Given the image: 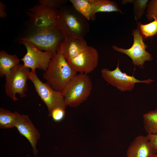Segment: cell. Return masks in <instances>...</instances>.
<instances>
[{
    "mask_svg": "<svg viewBox=\"0 0 157 157\" xmlns=\"http://www.w3.org/2000/svg\"><path fill=\"white\" fill-rule=\"evenodd\" d=\"M58 10L39 3L28 8L29 18L17 41L29 42L41 51L56 54L65 39L58 24Z\"/></svg>",
    "mask_w": 157,
    "mask_h": 157,
    "instance_id": "cell-1",
    "label": "cell"
},
{
    "mask_svg": "<svg viewBox=\"0 0 157 157\" xmlns=\"http://www.w3.org/2000/svg\"><path fill=\"white\" fill-rule=\"evenodd\" d=\"M58 24L65 38L77 37L84 38L88 33V21L73 6L65 5L58 9Z\"/></svg>",
    "mask_w": 157,
    "mask_h": 157,
    "instance_id": "cell-2",
    "label": "cell"
},
{
    "mask_svg": "<svg viewBox=\"0 0 157 157\" xmlns=\"http://www.w3.org/2000/svg\"><path fill=\"white\" fill-rule=\"evenodd\" d=\"M77 74L69 65L59 48L51 59L43 74V77L53 90L62 92Z\"/></svg>",
    "mask_w": 157,
    "mask_h": 157,
    "instance_id": "cell-3",
    "label": "cell"
},
{
    "mask_svg": "<svg viewBox=\"0 0 157 157\" xmlns=\"http://www.w3.org/2000/svg\"><path fill=\"white\" fill-rule=\"evenodd\" d=\"M92 86L88 74H77L62 92L66 106L76 107L86 100L91 94Z\"/></svg>",
    "mask_w": 157,
    "mask_h": 157,
    "instance_id": "cell-4",
    "label": "cell"
},
{
    "mask_svg": "<svg viewBox=\"0 0 157 157\" xmlns=\"http://www.w3.org/2000/svg\"><path fill=\"white\" fill-rule=\"evenodd\" d=\"M30 69L24 64H19L12 68L5 76V85L8 96L15 101L18 100L17 94L21 98L26 96L27 81L30 79Z\"/></svg>",
    "mask_w": 157,
    "mask_h": 157,
    "instance_id": "cell-5",
    "label": "cell"
},
{
    "mask_svg": "<svg viewBox=\"0 0 157 157\" xmlns=\"http://www.w3.org/2000/svg\"><path fill=\"white\" fill-rule=\"evenodd\" d=\"M29 80L33 84L38 95L46 105L49 116L51 111L56 108L66 107L62 92L53 90L46 82H42L38 77L35 69L31 71Z\"/></svg>",
    "mask_w": 157,
    "mask_h": 157,
    "instance_id": "cell-6",
    "label": "cell"
},
{
    "mask_svg": "<svg viewBox=\"0 0 157 157\" xmlns=\"http://www.w3.org/2000/svg\"><path fill=\"white\" fill-rule=\"evenodd\" d=\"M132 35L133 37V42L130 48L124 49L115 45H113L112 48L115 51L127 55L131 59L134 65L143 68L144 62L152 60L153 57L146 50L148 46L144 43V39L139 29L137 28L133 29Z\"/></svg>",
    "mask_w": 157,
    "mask_h": 157,
    "instance_id": "cell-7",
    "label": "cell"
},
{
    "mask_svg": "<svg viewBox=\"0 0 157 157\" xmlns=\"http://www.w3.org/2000/svg\"><path fill=\"white\" fill-rule=\"evenodd\" d=\"M101 72L102 77L106 82L122 92L132 90L137 83L149 84L153 81L150 79L139 80L133 76L122 72L119 67V62L114 70H110L108 69L104 68L101 69Z\"/></svg>",
    "mask_w": 157,
    "mask_h": 157,
    "instance_id": "cell-8",
    "label": "cell"
},
{
    "mask_svg": "<svg viewBox=\"0 0 157 157\" xmlns=\"http://www.w3.org/2000/svg\"><path fill=\"white\" fill-rule=\"evenodd\" d=\"M19 42L24 45L27 50L26 54L21 59L24 65L31 70L38 68L45 71L54 54L49 51H42L29 42L23 41Z\"/></svg>",
    "mask_w": 157,
    "mask_h": 157,
    "instance_id": "cell-9",
    "label": "cell"
},
{
    "mask_svg": "<svg viewBox=\"0 0 157 157\" xmlns=\"http://www.w3.org/2000/svg\"><path fill=\"white\" fill-rule=\"evenodd\" d=\"M98 59L97 50L92 47L88 46L78 55L67 61L76 73L88 74L97 67Z\"/></svg>",
    "mask_w": 157,
    "mask_h": 157,
    "instance_id": "cell-10",
    "label": "cell"
},
{
    "mask_svg": "<svg viewBox=\"0 0 157 157\" xmlns=\"http://www.w3.org/2000/svg\"><path fill=\"white\" fill-rule=\"evenodd\" d=\"M15 127L21 135L28 140L32 147L34 155L37 156L38 152L37 145L40 134L28 116L18 113Z\"/></svg>",
    "mask_w": 157,
    "mask_h": 157,
    "instance_id": "cell-11",
    "label": "cell"
},
{
    "mask_svg": "<svg viewBox=\"0 0 157 157\" xmlns=\"http://www.w3.org/2000/svg\"><path fill=\"white\" fill-rule=\"evenodd\" d=\"M88 46L84 38L71 37L65 38L59 48L65 58L68 61L77 56Z\"/></svg>",
    "mask_w": 157,
    "mask_h": 157,
    "instance_id": "cell-12",
    "label": "cell"
},
{
    "mask_svg": "<svg viewBox=\"0 0 157 157\" xmlns=\"http://www.w3.org/2000/svg\"><path fill=\"white\" fill-rule=\"evenodd\" d=\"M155 153L146 135H139L131 143L126 157H151Z\"/></svg>",
    "mask_w": 157,
    "mask_h": 157,
    "instance_id": "cell-13",
    "label": "cell"
},
{
    "mask_svg": "<svg viewBox=\"0 0 157 157\" xmlns=\"http://www.w3.org/2000/svg\"><path fill=\"white\" fill-rule=\"evenodd\" d=\"M91 4V20L96 19V14L100 12H122L115 2L109 0H89Z\"/></svg>",
    "mask_w": 157,
    "mask_h": 157,
    "instance_id": "cell-14",
    "label": "cell"
},
{
    "mask_svg": "<svg viewBox=\"0 0 157 157\" xmlns=\"http://www.w3.org/2000/svg\"><path fill=\"white\" fill-rule=\"evenodd\" d=\"M20 60L15 55H10L3 50L0 51V76H6L13 67L19 64Z\"/></svg>",
    "mask_w": 157,
    "mask_h": 157,
    "instance_id": "cell-15",
    "label": "cell"
},
{
    "mask_svg": "<svg viewBox=\"0 0 157 157\" xmlns=\"http://www.w3.org/2000/svg\"><path fill=\"white\" fill-rule=\"evenodd\" d=\"M143 123L147 134L157 133V108L144 114Z\"/></svg>",
    "mask_w": 157,
    "mask_h": 157,
    "instance_id": "cell-16",
    "label": "cell"
},
{
    "mask_svg": "<svg viewBox=\"0 0 157 157\" xmlns=\"http://www.w3.org/2000/svg\"><path fill=\"white\" fill-rule=\"evenodd\" d=\"M18 113L3 108L0 109V128L1 129L12 128L15 127Z\"/></svg>",
    "mask_w": 157,
    "mask_h": 157,
    "instance_id": "cell-17",
    "label": "cell"
},
{
    "mask_svg": "<svg viewBox=\"0 0 157 157\" xmlns=\"http://www.w3.org/2000/svg\"><path fill=\"white\" fill-rule=\"evenodd\" d=\"M73 6L88 21L91 20V6L89 0H70Z\"/></svg>",
    "mask_w": 157,
    "mask_h": 157,
    "instance_id": "cell-18",
    "label": "cell"
},
{
    "mask_svg": "<svg viewBox=\"0 0 157 157\" xmlns=\"http://www.w3.org/2000/svg\"><path fill=\"white\" fill-rule=\"evenodd\" d=\"M149 1L148 0H125L122 1V4L123 5L129 3L133 4V15L137 20L142 17Z\"/></svg>",
    "mask_w": 157,
    "mask_h": 157,
    "instance_id": "cell-19",
    "label": "cell"
},
{
    "mask_svg": "<svg viewBox=\"0 0 157 157\" xmlns=\"http://www.w3.org/2000/svg\"><path fill=\"white\" fill-rule=\"evenodd\" d=\"M138 28L144 39L153 37L157 35V19L147 24L137 22Z\"/></svg>",
    "mask_w": 157,
    "mask_h": 157,
    "instance_id": "cell-20",
    "label": "cell"
},
{
    "mask_svg": "<svg viewBox=\"0 0 157 157\" xmlns=\"http://www.w3.org/2000/svg\"><path fill=\"white\" fill-rule=\"evenodd\" d=\"M146 17L148 20L157 19V0H151L148 2L147 7Z\"/></svg>",
    "mask_w": 157,
    "mask_h": 157,
    "instance_id": "cell-21",
    "label": "cell"
},
{
    "mask_svg": "<svg viewBox=\"0 0 157 157\" xmlns=\"http://www.w3.org/2000/svg\"><path fill=\"white\" fill-rule=\"evenodd\" d=\"M65 107H59L54 109L51 112L49 116L56 122H59L64 118L66 113Z\"/></svg>",
    "mask_w": 157,
    "mask_h": 157,
    "instance_id": "cell-22",
    "label": "cell"
},
{
    "mask_svg": "<svg viewBox=\"0 0 157 157\" xmlns=\"http://www.w3.org/2000/svg\"><path fill=\"white\" fill-rule=\"evenodd\" d=\"M67 1L65 0H40L39 3L50 8L59 9Z\"/></svg>",
    "mask_w": 157,
    "mask_h": 157,
    "instance_id": "cell-23",
    "label": "cell"
},
{
    "mask_svg": "<svg viewBox=\"0 0 157 157\" xmlns=\"http://www.w3.org/2000/svg\"><path fill=\"white\" fill-rule=\"evenodd\" d=\"M155 153H157V133L146 135Z\"/></svg>",
    "mask_w": 157,
    "mask_h": 157,
    "instance_id": "cell-24",
    "label": "cell"
},
{
    "mask_svg": "<svg viewBox=\"0 0 157 157\" xmlns=\"http://www.w3.org/2000/svg\"><path fill=\"white\" fill-rule=\"evenodd\" d=\"M6 6L4 4L0 2V17L4 18L7 16V14L5 11Z\"/></svg>",
    "mask_w": 157,
    "mask_h": 157,
    "instance_id": "cell-25",
    "label": "cell"
},
{
    "mask_svg": "<svg viewBox=\"0 0 157 157\" xmlns=\"http://www.w3.org/2000/svg\"><path fill=\"white\" fill-rule=\"evenodd\" d=\"M151 157H157V153L154 154Z\"/></svg>",
    "mask_w": 157,
    "mask_h": 157,
    "instance_id": "cell-26",
    "label": "cell"
},
{
    "mask_svg": "<svg viewBox=\"0 0 157 157\" xmlns=\"http://www.w3.org/2000/svg\"><path fill=\"white\" fill-rule=\"evenodd\" d=\"M156 62H157V61H156Z\"/></svg>",
    "mask_w": 157,
    "mask_h": 157,
    "instance_id": "cell-27",
    "label": "cell"
}]
</instances>
